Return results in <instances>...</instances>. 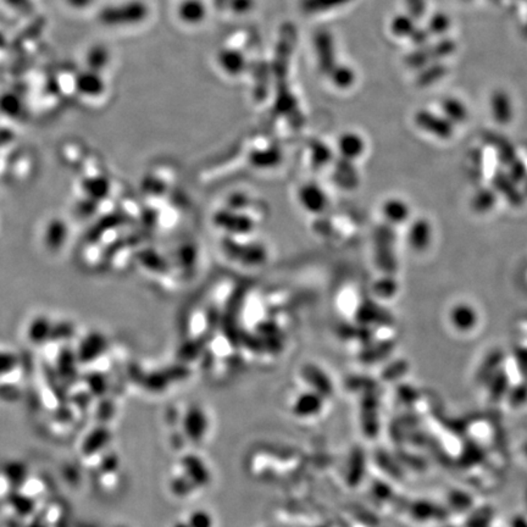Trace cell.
<instances>
[{
  "label": "cell",
  "mask_w": 527,
  "mask_h": 527,
  "mask_svg": "<svg viewBox=\"0 0 527 527\" xmlns=\"http://www.w3.org/2000/svg\"><path fill=\"white\" fill-rule=\"evenodd\" d=\"M491 116L495 124L507 126L513 122L515 117V104L512 94L507 89L495 88L490 95Z\"/></svg>",
  "instance_id": "cell-5"
},
{
  "label": "cell",
  "mask_w": 527,
  "mask_h": 527,
  "mask_svg": "<svg viewBox=\"0 0 527 527\" xmlns=\"http://www.w3.org/2000/svg\"><path fill=\"white\" fill-rule=\"evenodd\" d=\"M432 226L427 220L419 219L411 224L408 242L416 252H425L432 242Z\"/></svg>",
  "instance_id": "cell-8"
},
{
  "label": "cell",
  "mask_w": 527,
  "mask_h": 527,
  "mask_svg": "<svg viewBox=\"0 0 527 527\" xmlns=\"http://www.w3.org/2000/svg\"><path fill=\"white\" fill-rule=\"evenodd\" d=\"M439 112L454 126L462 125L469 120L470 110L467 103L458 97H444L439 103Z\"/></svg>",
  "instance_id": "cell-7"
},
{
  "label": "cell",
  "mask_w": 527,
  "mask_h": 527,
  "mask_svg": "<svg viewBox=\"0 0 527 527\" xmlns=\"http://www.w3.org/2000/svg\"><path fill=\"white\" fill-rule=\"evenodd\" d=\"M431 39H432V37H431L427 28L425 27V26L424 27L418 26L414 33L411 34V37L409 38V41L414 44V47L415 48L424 47V46L431 42Z\"/></svg>",
  "instance_id": "cell-22"
},
{
  "label": "cell",
  "mask_w": 527,
  "mask_h": 527,
  "mask_svg": "<svg viewBox=\"0 0 527 527\" xmlns=\"http://www.w3.org/2000/svg\"><path fill=\"white\" fill-rule=\"evenodd\" d=\"M415 126L436 140H449L455 133V126L441 112L429 109H419L414 114Z\"/></svg>",
  "instance_id": "cell-3"
},
{
  "label": "cell",
  "mask_w": 527,
  "mask_h": 527,
  "mask_svg": "<svg viewBox=\"0 0 527 527\" xmlns=\"http://www.w3.org/2000/svg\"><path fill=\"white\" fill-rule=\"evenodd\" d=\"M458 51V43L452 38H439L424 47L415 48L406 56V64L411 69L420 70L424 66L436 61H444L454 55Z\"/></svg>",
  "instance_id": "cell-1"
},
{
  "label": "cell",
  "mask_w": 527,
  "mask_h": 527,
  "mask_svg": "<svg viewBox=\"0 0 527 527\" xmlns=\"http://www.w3.org/2000/svg\"><path fill=\"white\" fill-rule=\"evenodd\" d=\"M149 10L142 1H130L104 9L100 13V21L107 26H125L140 24L147 19Z\"/></svg>",
  "instance_id": "cell-2"
},
{
  "label": "cell",
  "mask_w": 527,
  "mask_h": 527,
  "mask_svg": "<svg viewBox=\"0 0 527 527\" xmlns=\"http://www.w3.org/2000/svg\"><path fill=\"white\" fill-rule=\"evenodd\" d=\"M71 1L75 5H79V6H82V5L88 4L89 3V0H71Z\"/></svg>",
  "instance_id": "cell-27"
},
{
  "label": "cell",
  "mask_w": 527,
  "mask_h": 527,
  "mask_svg": "<svg viewBox=\"0 0 527 527\" xmlns=\"http://www.w3.org/2000/svg\"><path fill=\"white\" fill-rule=\"evenodd\" d=\"M254 0H231L229 8L236 14H246L252 10Z\"/></svg>",
  "instance_id": "cell-23"
},
{
  "label": "cell",
  "mask_w": 527,
  "mask_h": 527,
  "mask_svg": "<svg viewBox=\"0 0 527 527\" xmlns=\"http://www.w3.org/2000/svg\"><path fill=\"white\" fill-rule=\"evenodd\" d=\"M328 77L331 79L332 84L341 89L349 88L355 84V79H356L353 67L345 65V64H337L333 67V70L330 72Z\"/></svg>",
  "instance_id": "cell-17"
},
{
  "label": "cell",
  "mask_w": 527,
  "mask_h": 527,
  "mask_svg": "<svg viewBox=\"0 0 527 527\" xmlns=\"http://www.w3.org/2000/svg\"><path fill=\"white\" fill-rule=\"evenodd\" d=\"M206 6L201 0H185L180 5L178 15L187 24H199L206 18Z\"/></svg>",
  "instance_id": "cell-15"
},
{
  "label": "cell",
  "mask_w": 527,
  "mask_h": 527,
  "mask_svg": "<svg viewBox=\"0 0 527 527\" xmlns=\"http://www.w3.org/2000/svg\"><path fill=\"white\" fill-rule=\"evenodd\" d=\"M218 59L222 70L226 71L229 75H239L247 69L246 58L242 53L238 52L236 49L220 51Z\"/></svg>",
  "instance_id": "cell-11"
},
{
  "label": "cell",
  "mask_w": 527,
  "mask_h": 527,
  "mask_svg": "<svg viewBox=\"0 0 527 527\" xmlns=\"http://www.w3.org/2000/svg\"><path fill=\"white\" fill-rule=\"evenodd\" d=\"M406 13L415 21H421L427 15V0H404Z\"/></svg>",
  "instance_id": "cell-21"
},
{
  "label": "cell",
  "mask_w": 527,
  "mask_h": 527,
  "mask_svg": "<svg viewBox=\"0 0 527 527\" xmlns=\"http://www.w3.org/2000/svg\"><path fill=\"white\" fill-rule=\"evenodd\" d=\"M353 0H302L300 9L305 14H320L347 5Z\"/></svg>",
  "instance_id": "cell-16"
},
{
  "label": "cell",
  "mask_w": 527,
  "mask_h": 527,
  "mask_svg": "<svg viewBox=\"0 0 527 527\" xmlns=\"http://www.w3.org/2000/svg\"><path fill=\"white\" fill-rule=\"evenodd\" d=\"M452 26L453 21L451 16L444 11H437V13L429 15V19L425 25V27L427 28V31L432 38L447 37Z\"/></svg>",
  "instance_id": "cell-13"
},
{
  "label": "cell",
  "mask_w": 527,
  "mask_h": 527,
  "mask_svg": "<svg viewBox=\"0 0 527 527\" xmlns=\"http://www.w3.org/2000/svg\"><path fill=\"white\" fill-rule=\"evenodd\" d=\"M105 58H107L105 51L102 49V48H98V49H95V51L91 53V55H89V64L93 66V67H97V66L99 67V66L103 65L104 62L107 61Z\"/></svg>",
  "instance_id": "cell-25"
},
{
  "label": "cell",
  "mask_w": 527,
  "mask_h": 527,
  "mask_svg": "<svg viewBox=\"0 0 527 527\" xmlns=\"http://www.w3.org/2000/svg\"><path fill=\"white\" fill-rule=\"evenodd\" d=\"M462 1H465V3H469V1H472V0H462Z\"/></svg>",
  "instance_id": "cell-28"
},
{
  "label": "cell",
  "mask_w": 527,
  "mask_h": 527,
  "mask_svg": "<svg viewBox=\"0 0 527 527\" xmlns=\"http://www.w3.org/2000/svg\"><path fill=\"white\" fill-rule=\"evenodd\" d=\"M386 219L392 224L401 225L406 222L411 215V206L401 199H389L383 208Z\"/></svg>",
  "instance_id": "cell-14"
},
{
  "label": "cell",
  "mask_w": 527,
  "mask_h": 527,
  "mask_svg": "<svg viewBox=\"0 0 527 527\" xmlns=\"http://www.w3.org/2000/svg\"><path fill=\"white\" fill-rule=\"evenodd\" d=\"M418 75V86L422 88L439 84L442 79L448 75V66L444 61H436L429 65H426L420 69Z\"/></svg>",
  "instance_id": "cell-10"
},
{
  "label": "cell",
  "mask_w": 527,
  "mask_h": 527,
  "mask_svg": "<svg viewBox=\"0 0 527 527\" xmlns=\"http://www.w3.org/2000/svg\"><path fill=\"white\" fill-rule=\"evenodd\" d=\"M449 322L459 333H472L479 326L480 315L472 304L459 302L451 308Z\"/></svg>",
  "instance_id": "cell-6"
},
{
  "label": "cell",
  "mask_w": 527,
  "mask_h": 527,
  "mask_svg": "<svg viewBox=\"0 0 527 527\" xmlns=\"http://www.w3.org/2000/svg\"><path fill=\"white\" fill-rule=\"evenodd\" d=\"M418 26H419L418 21L413 19L411 15L403 13V14H396L393 16L389 24V31L394 37L409 39Z\"/></svg>",
  "instance_id": "cell-12"
},
{
  "label": "cell",
  "mask_w": 527,
  "mask_h": 527,
  "mask_svg": "<svg viewBox=\"0 0 527 527\" xmlns=\"http://www.w3.org/2000/svg\"><path fill=\"white\" fill-rule=\"evenodd\" d=\"M275 112L286 116H300L299 105L294 94L291 91L290 86L286 79H281L277 84V94H276Z\"/></svg>",
  "instance_id": "cell-9"
},
{
  "label": "cell",
  "mask_w": 527,
  "mask_h": 527,
  "mask_svg": "<svg viewBox=\"0 0 527 527\" xmlns=\"http://www.w3.org/2000/svg\"><path fill=\"white\" fill-rule=\"evenodd\" d=\"M269 70L270 67L264 64V62H258L255 65V71H257V77L255 79V91L254 94L257 99H264L262 97H265L267 88H269Z\"/></svg>",
  "instance_id": "cell-20"
},
{
  "label": "cell",
  "mask_w": 527,
  "mask_h": 527,
  "mask_svg": "<svg viewBox=\"0 0 527 527\" xmlns=\"http://www.w3.org/2000/svg\"><path fill=\"white\" fill-rule=\"evenodd\" d=\"M16 364V358L11 353H8L5 350H0V375L8 373V370H11Z\"/></svg>",
  "instance_id": "cell-24"
},
{
  "label": "cell",
  "mask_w": 527,
  "mask_h": 527,
  "mask_svg": "<svg viewBox=\"0 0 527 527\" xmlns=\"http://www.w3.org/2000/svg\"><path fill=\"white\" fill-rule=\"evenodd\" d=\"M340 147L345 158H356L364 153L365 142L356 133H345L340 140Z\"/></svg>",
  "instance_id": "cell-18"
},
{
  "label": "cell",
  "mask_w": 527,
  "mask_h": 527,
  "mask_svg": "<svg viewBox=\"0 0 527 527\" xmlns=\"http://www.w3.org/2000/svg\"><path fill=\"white\" fill-rule=\"evenodd\" d=\"M229 1L231 0H214V4L216 5V8L222 9L225 6H229Z\"/></svg>",
  "instance_id": "cell-26"
},
{
  "label": "cell",
  "mask_w": 527,
  "mask_h": 527,
  "mask_svg": "<svg viewBox=\"0 0 527 527\" xmlns=\"http://www.w3.org/2000/svg\"><path fill=\"white\" fill-rule=\"evenodd\" d=\"M314 47L316 54L319 70L325 76L330 75L333 67L338 64L336 58V46L332 33L328 29H319L314 34Z\"/></svg>",
  "instance_id": "cell-4"
},
{
  "label": "cell",
  "mask_w": 527,
  "mask_h": 527,
  "mask_svg": "<svg viewBox=\"0 0 527 527\" xmlns=\"http://www.w3.org/2000/svg\"><path fill=\"white\" fill-rule=\"evenodd\" d=\"M77 86H79V89L82 93L88 94V95L100 94L103 92L104 88L102 79L94 74H84V75L81 76L77 81Z\"/></svg>",
  "instance_id": "cell-19"
}]
</instances>
